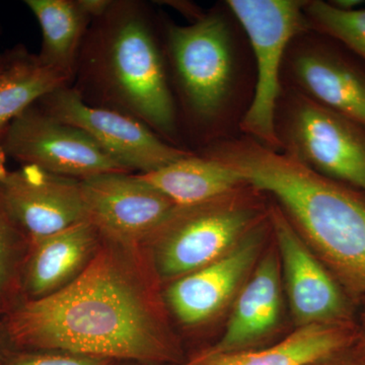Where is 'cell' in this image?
Here are the masks:
<instances>
[{
	"mask_svg": "<svg viewBox=\"0 0 365 365\" xmlns=\"http://www.w3.org/2000/svg\"><path fill=\"white\" fill-rule=\"evenodd\" d=\"M14 348L176 364L182 350L162 285L138 244L103 235L91 265L58 294L4 317Z\"/></svg>",
	"mask_w": 365,
	"mask_h": 365,
	"instance_id": "obj_1",
	"label": "cell"
},
{
	"mask_svg": "<svg viewBox=\"0 0 365 365\" xmlns=\"http://www.w3.org/2000/svg\"><path fill=\"white\" fill-rule=\"evenodd\" d=\"M204 155L241 173L280 204L309 248L349 289L365 292V201L292 155L254 139L213 144Z\"/></svg>",
	"mask_w": 365,
	"mask_h": 365,
	"instance_id": "obj_2",
	"label": "cell"
},
{
	"mask_svg": "<svg viewBox=\"0 0 365 365\" xmlns=\"http://www.w3.org/2000/svg\"><path fill=\"white\" fill-rule=\"evenodd\" d=\"M150 13L144 2L113 0L91 21L71 86L86 104L129 115L177 143L176 102Z\"/></svg>",
	"mask_w": 365,
	"mask_h": 365,
	"instance_id": "obj_3",
	"label": "cell"
},
{
	"mask_svg": "<svg viewBox=\"0 0 365 365\" xmlns=\"http://www.w3.org/2000/svg\"><path fill=\"white\" fill-rule=\"evenodd\" d=\"M242 187L207 202L176 206L141 242L162 287L222 258L262 222L260 208L240 193Z\"/></svg>",
	"mask_w": 365,
	"mask_h": 365,
	"instance_id": "obj_4",
	"label": "cell"
},
{
	"mask_svg": "<svg viewBox=\"0 0 365 365\" xmlns=\"http://www.w3.org/2000/svg\"><path fill=\"white\" fill-rule=\"evenodd\" d=\"M295 0H228L227 6L246 31L256 59L253 100L241 128L255 141L279 150L276 111L281 97L280 71L287 48L307 29L304 6Z\"/></svg>",
	"mask_w": 365,
	"mask_h": 365,
	"instance_id": "obj_5",
	"label": "cell"
},
{
	"mask_svg": "<svg viewBox=\"0 0 365 365\" xmlns=\"http://www.w3.org/2000/svg\"><path fill=\"white\" fill-rule=\"evenodd\" d=\"M281 148L314 172L365 192V128L300 91L278 102Z\"/></svg>",
	"mask_w": 365,
	"mask_h": 365,
	"instance_id": "obj_6",
	"label": "cell"
},
{
	"mask_svg": "<svg viewBox=\"0 0 365 365\" xmlns=\"http://www.w3.org/2000/svg\"><path fill=\"white\" fill-rule=\"evenodd\" d=\"M227 23L202 14L188 26L168 24L165 55L186 112L196 123L212 122L227 103L232 54Z\"/></svg>",
	"mask_w": 365,
	"mask_h": 365,
	"instance_id": "obj_7",
	"label": "cell"
},
{
	"mask_svg": "<svg viewBox=\"0 0 365 365\" xmlns=\"http://www.w3.org/2000/svg\"><path fill=\"white\" fill-rule=\"evenodd\" d=\"M36 105L54 119L85 132L132 174L155 172L192 155L163 140L135 118L86 104L71 86L53 91Z\"/></svg>",
	"mask_w": 365,
	"mask_h": 365,
	"instance_id": "obj_8",
	"label": "cell"
},
{
	"mask_svg": "<svg viewBox=\"0 0 365 365\" xmlns=\"http://www.w3.org/2000/svg\"><path fill=\"white\" fill-rule=\"evenodd\" d=\"M1 146L21 165L72 179L129 173L85 132L49 116L36 103L11 124Z\"/></svg>",
	"mask_w": 365,
	"mask_h": 365,
	"instance_id": "obj_9",
	"label": "cell"
},
{
	"mask_svg": "<svg viewBox=\"0 0 365 365\" xmlns=\"http://www.w3.org/2000/svg\"><path fill=\"white\" fill-rule=\"evenodd\" d=\"M263 239L261 222L222 258L163 285V304L170 319L194 330L217 318L256 265Z\"/></svg>",
	"mask_w": 365,
	"mask_h": 365,
	"instance_id": "obj_10",
	"label": "cell"
},
{
	"mask_svg": "<svg viewBox=\"0 0 365 365\" xmlns=\"http://www.w3.org/2000/svg\"><path fill=\"white\" fill-rule=\"evenodd\" d=\"M279 257L281 279L297 328L348 324L347 300L324 265L279 207L269 212Z\"/></svg>",
	"mask_w": 365,
	"mask_h": 365,
	"instance_id": "obj_11",
	"label": "cell"
},
{
	"mask_svg": "<svg viewBox=\"0 0 365 365\" xmlns=\"http://www.w3.org/2000/svg\"><path fill=\"white\" fill-rule=\"evenodd\" d=\"M81 182L88 222L116 241L141 245L178 206L131 173H110Z\"/></svg>",
	"mask_w": 365,
	"mask_h": 365,
	"instance_id": "obj_12",
	"label": "cell"
},
{
	"mask_svg": "<svg viewBox=\"0 0 365 365\" xmlns=\"http://www.w3.org/2000/svg\"><path fill=\"white\" fill-rule=\"evenodd\" d=\"M0 199L30 241L86 222L81 180L21 165L0 180Z\"/></svg>",
	"mask_w": 365,
	"mask_h": 365,
	"instance_id": "obj_13",
	"label": "cell"
},
{
	"mask_svg": "<svg viewBox=\"0 0 365 365\" xmlns=\"http://www.w3.org/2000/svg\"><path fill=\"white\" fill-rule=\"evenodd\" d=\"M102 241L100 230L86 220L31 242L21 277L24 302L46 299L69 287L91 265Z\"/></svg>",
	"mask_w": 365,
	"mask_h": 365,
	"instance_id": "obj_14",
	"label": "cell"
},
{
	"mask_svg": "<svg viewBox=\"0 0 365 365\" xmlns=\"http://www.w3.org/2000/svg\"><path fill=\"white\" fill-rule=\"evenodd\" d=\"M237 295L222 338L202 354H220L252 349L265 340L279 324L282 283L279 257L266 254L257 264Z\"/></svg>",
	"mask_w": 365,
	"mask_h": 365,
	"instance_id": "obj_15",
	"label": "cell"
},
{
	"mask_svg": "<svg viewBox=\"0 0 365 365\" xmlns=\"http://www.w3.org/2000/svg\"><path fill=\"white\" fill-rule=\"evenodd\" d=\"M300 91L365 128V74L322 46L304 44L290 56Z\"/></svg>",
	"mask_w": 365,
	"mask_h": 365,
	"instance_id": "obj_16",
	"label": "cell"
},
{
	"mask_svg": "<svg viewBox=\"0 0 365 365\" xmlns=\"http://www.w3.org/2000/svg\"><path fill=\"white\" fill-rule=\"evenodd\" d=\"M348 324L299 327L280 342L261 349L202 354L182 365H307L354 344Z\"/></svg>",
	"mask_w": 365,
	"mask_h": 365,
	"instance_id": "obj_17",
	"label": "cell"
},
{
	"mask_svg": "<svg viewBox=\"0 0 365 365\" xmlns=\"http://www.w3.org/2000/svg\"><path fill=\"white\" fill-rule=\"evenodd\" d=\"M137 175L178 206L207 202L248 185L237 170L194 153L155 172Z\"/></svg>",
	"mask_w": 365,
	"mask_h": 365,
	"instance_id": "obj_18",
	"label": "cell"
},
{
	"mask_svg": "<svg viewBox=\"0 0 365 365\" xmlns=\"http://www.w3.org/2000/svg\"><path fill=\"white\" fill-rule=\"evenodd\" d=\"M42 30V47L38 54L45 66L73 79L76 64L91 19L78 0H26Z\"/></svg>",
	"mask_w": 365,
	"mask_h": 365,
	"instance_id": "obj_19",
	"label": "cell"
},
{
	"mask_svg": "<svg viewBox=\"0 0 365 365\" xmlns=\"http://www.w3.org/2000/svg\"><path fill=\"white\" fill-rule=\"evenodd\" d=\"M71 83V76L45 66L38 54L29 52L25 46H14L11 62L0 76V145L7 129L21 113Z\"/></svg>",
	"mask_w": 365,
	"mask_h": 365,
	"instance_id": "obj_20",
	"label": "cell"
},
{
	"mask_svg": "<svg viewBox=\"0 0 365 365\" xmlns=\"http://www.w3.org/2000/svg\"><path fill=\"white\" fill-rule=\"evenodd\" d=\"M30 244L0 199V318L24 302L21 277Z\"/></svg>",
	"mask_w": 365,
	"mask_h": 365,
	"instance_id": "obj_21",
	"label": "cell"
},
{
	"mask_svg": "<svg viewBox=\"0 0 365 365\" xmlns=\"http://www.w3.org/2000/svg\"><path fill=\"white\" fill-rule=\"evenodd\" d=\"M304 11L309 26L339 40L365 59V9L342 11L317 0L304 2Z\"/></svg>",
	"mask_w": 365,
	"mask_h": 365,
	"instance_id": "obj_22",
	"label": "cell"
},
{
	"mask_svg": "<svg viewBox=\"0 0 365 365\" xmlns=\"http://www.w3.org/2000/svg\"><path fill=\"white\" fill-rule=\"evenodd\" d=\"M114 360L59 350H26L11 348L0 365H112Z\"/></svg>",
	"mask_w": 365,
	"mask_h": 365,
	"instance_id": "obj_23",
	"label": "cell"
},
{
	"mask_svg": "<svg viewBox=\"0 0 365 365\" xmlns=\"http://www.w3.org/2000/svg\"><path fill=\"white\" fill-rule=\"evenodd\" d=\"M307 365H365V351L361 347L353 349V345Z\"/></svg>",
	"mask_w": 365,
	"mask_h": 365,
	"instance_id": "obj_24",
	"label": "cell"
},
{
	"mask_svg": "<svg viewBox=\"0 0 365 365\" xmlns=\"http://www.w3.org/2000/svg\"><path fill=\"white\" fill-rule=\"evenodd\" d=\"M112 2L113 0H78L79 6L93 21L102 16Z\"/></svg>",
	"mask_w": 365,
	"mask_h": 365,
	"instance_id": "obj_25",
	"label": "cell"
},
{
	"mask_svg": "<svg viewBox=\"0 0 365 365\" xmlns=\"http://www.w3.org/2000/svg\"><path fill=\"white\" fill-rule=\"evenodd\" d=\"M13 347L11 339H9V332H7L6 323H4V319L0 318V362H1L6 353Z\"/></svg>",
	"mask_w": 365,
	"mask_h": 365,
	"instance_id": "obj_26",
	"label": "cell"
},
{
	"mask_svg": "<svg viewBox=\"0 0 365 365\" xmlns=\"http://www.w3.org/2000/svg\"><path fill=\"white\" fill-rule=\"evenodd\" d=\"M361 4L362 1L360 0H336L332 2L334 6L342 9V11H354Z\"/></svg>",
	"mask_w": 365,
	"mask_h": 365,
	"instance_id": "obj_27",
	"label": "cell"
},
{
	"mask_svg": "<svg viewBox=\"0 0 365 365\" xmlns=\"http://www.w3.org/2000/svg\"><path fill=\"white\" fill-rule=\"evenodd\" d=\"M11 56H13V48L6 51L0 52V76L6 71L7 66L11 62Z\"/></svg>",
	"mask_w": 365,
	"mask_h": 365,
	"instance_id": "obj_28",
	"label": "cell"
},
{
	"mask_svg": "<svg viewBox=\"0 0 365 365\" xmlns=\"http://www.w3.org/2000/svg\"><path fill=\"white\" fill-rule=\"evenodd\" d=\"M6 153H4V148L0 145V180L6 177V175L9 173L6 169Z\"/></svg>",
	"mask_w": 365,
	"mask_h": 365,
	"instance_id": "obj_29",
	"label": "cell"
},
{
	"mask_svg": "<svg viewBox=\"0 0 365 365\" xmlns=\"http://www.w3.org/2000/svg\"><path fill=\"white\" fill-rule=\"evenodd\" d=\"M112 365H174V364H143V362H133V361H115Z\"/></svg>",
	"mask_w": 365,
	"mask_h": 365,
	"instance_id": "obj_30",
	"label": "cell"
},
{
	"mask_svg": "<svg viewBox=\"0 0 365 365\" xmlns=\"http://www.w3.org/2000/svg\"><path fill=\"white\" fill-rule=\"evenodd\" d=\"M360 347H361L365 351V332L364 334V337H362L361 345H360Z\"/></svg>",
	"mask_w": 365,
	"mask_h": 365,
	"instance_id": "obj_31",
	"label": "cell"
}]
</instances>
